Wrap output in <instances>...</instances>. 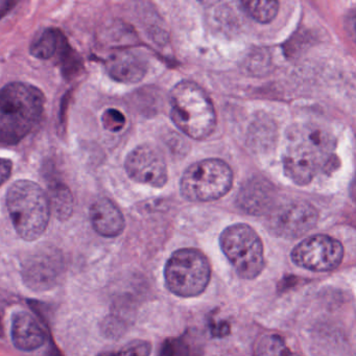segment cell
Here are the masks:
<instances>
[{"mask_svg": "<svg viewBox=\"0 0 356 356\" xmlns=\"http://www.w3.org/2000/svg\"><path fill=\"white\" fill-rule=\"evenodd\" d=\"M7 206L16 232L24 241H36L47 230L51 206L37 183L16 181L8 191Z\"/></svg>", "mask_w": 356, "mask_h": 356, "instance_id": "cell-4", "label": "cell"}, {"mask_svg": "<svg viewBox=\"0 0 356 356\" xmlns=\"http://www.w3.org/2000/svg\"><path fill=\"white\" fill-rule=\"evenodd\" d=\"M12 168H13V163L11 160L0 158V186L9 180L12 174Z\"/></svg>", "mask_w": 356, "mask_h": 356, "instance_id": "cell-24", "label": "cell"}, {"mask_svg": "<svg viewBox=\"0 0 356 356\" xmlns=\"http://www.w3.org/2000/svg\"><path fill=\"white\" fill-rule=\"evenodd\" d=\"M172 120L179 130L197 140L207 138L216 126L213 104L202 87L182 81L170 92Z\"/></svg>", "mask_w": 356, "mask_h": 356, "instance_id": "cell-3", "label": "cell"}, {"mask_svg": "<svg viewBox=\"0 0 356 356\" xmlns=\"http://www.w3.org/2000/svg\"><path fill=\"white\" fill-rule=\"evenodd\" d=\"M56 57L58 58L60 64H61L62 72L67 78H72L74 74H78L79 70L82 68V64H81L78 54L70 47V43L67 42L65 38L62 41Z\"/></svg>", "mask_w": 356, "mask_h": 356, "instance_id": "cell-20", "label": "cell"}, {"mask_svg": "<svg viewBox=\"0 0 356 356\" xmlns=\"http://www.w3.org/2000/svg\"><path fill=\"white\" fill-rule=\"evenodd\" d=\"M151 353L152 345L149 341L136 339L120 349L102 352L97 356H149Z\"/></svg>", "mask_w": 356, "mask_h": 356, "instance_id": "cell-21", "label": "cell"}, {"mask_svg": "<svg viewBox=\"0 0 356 356\" xmlns=\"http://www.w3.org/2000/svg\"><path fill=\"white\" fill-rule=\"evenodd\" d=\"M90 220L93 229L102 236L116 237L124 230V218L118 206L109 199L102 197L90 207Z\"/></svg>", "mask_w": 356, "mask_h": 356, "instance_id": "cell-13", "label": "cell"}, {"mask_svg": "<svg viewBox=\"0 0 356 356\" xmlns=\"http://www.w3.org/2000/svg\"><path fill=\"white\" fill-rule=\"evenodd\" d=\"M106 68L113 80L124 84L140 82L147 72V63L131 51L114 54L106 62Z\"/></svg>", "mask_w": 356, "mask_h": 356, "instance_id": "cell-14", "label": "cell"}, {"mask_svg": "<svg viewBox=\"0 0 356 356\" xmlns=\"http://www.w3.org/2000/svg\"><path fill=\"white\" fill-rule=\"evenodd\" d=\"M3 321H1V316H0V337L3 335Z\"/></svg>", "mask_w": 356, "mask_h": 356, "instance_id": "cell-26", "label": "cell"}, {"mask_svg": "<svg viewBox=\"0 0 356 356\" xmlns=\"http://www.w3.org/2000/svg\"><path fill=\"white\" fill-rule=\"evenodd\" d=\"M64 270L61 256L53 251H41L26 260L22 275L33 291H43L58 284Z\"/></svg>", "mask_w": 356, "mask_h": 356, "instance_id": "cell-11", "label": "cell"}, {"mask_svg": "<svg viewBox=\"0 0 356 356\" xmlns=\"http://www.w3.org/2000/svg\"><path fill=\"white\" fill-rule=\"evenodd\" d=\"M102 122L106 130L110 132H120L126 124V118L118 110L108 109L102 116Z\"/></svg>", "mask_w": 356, "mask_h": 356, "instance_id": "cell-22", "label": "cell"}, {"mask_svg": "<svg viewBox=\"0 0 356 356\" xmlns=\"http://www.w3.org/2000/svg\"><path fill=\"white\" fill-rule=\"evenodd\" d=\"M11 337L14 346L22 351H35L45 343L42 327L32 314L24 310L12 316Z\"/></svg>", "mask_w": 356, "mask_h": 356, "instance_id": "cell-12", "label": "cell"}, {"mask_svg": "<svg viewBox=\"0 0 356 356\" xmlns=\"http://www.w3.org/2000/svg\"><path fill=\"white\" fill-rule=\"evenodd\" d=\"M220 249L239 278L254 280L266 266L264 247L258 233L247 224L227 227L220 236Z\"/></svg>", "mask_w": 356, "mask_h": 356, "instance_id": "cell-6", "label": "cell"}, {"mask_svg": "<svg viewBox=\"0 0 356 356\" xmlns=\"http://www.w3.org/2000/svg\"><path fill=\"white\" fill-rule=\"evenodd\" d=\"M243 6L247 13L259 24L273 22L279 10L277 1H243Z\"/></svg>", "mask_w": 356, "mask_h": 356, "instance_id": "cell-19", "label": "cell"}, {"mask_svg": "<svg viewBox=\"0 0 356 356\" xmlns=\"http://www.w3.org/2000/svg\"><path fill=\"white\" fill-rule=\"evenodd\" d=\"M49 206L59 220H65L74 212V197L65 184L58 183L51 188L49 197Z\"/></svg>", "mask_w": 356, "mask_h": 356, "instance_id": "cell-17", "label": "cell"}, {"mask_svg": "<svg viewBox=\"0 0 356 356\" xmlns=\"http://www.w3.org/2000/svg\"><path fill=\"white\" fill-rule=\"evenodd\" d=\"M345 250L341 241L329 235L316 234L300 241L291 251L295 266L312 272H331L341 266Z\"/></svg>", "mask_w": 356, "mask_h": 356, "instance_id": "cell-8", "label": "cell"}, {"mask_svg": "<svg viewBox=\"0 0 356 356\" xmlns=\"http://www.w3.org/2000/svg\"><path fill=\"white\" fill-rule=\"evenodd\" d=\"M15 5L16 3L13 1H0V19L5 17Z\"/></svg>", "mask_w": 356, "mask_h": 356, "instance_id": "cell-25", "label": "cell"}, {"mask_svg": "<svg viewBox=\"0 0 356 356\" xmlns=\"http://www.w3.org/2000/svg\"><path fill=\"white\" fill-rule=\"evenodd\" d=\"M254 356H298L278 334L264 335L256 343Z\"/></svg>", "mask_w": 356, "mask_h": 356, "instance_id": "cell-18", "label": "cell"}, {"mask_svg": "<svg viewBox=\"0 0 356 356\" xmlns=\"http://www.w3.org/2000/svg\"><path fill=\"white\" fill-rule=\"evenodd\" d=\"M289 138L283 159L285 175L296 184H308L331 157L334 139L318 126L298 128Z\"/></svg>", "mask_w": 356, "mask_h": 356, "instance_id": "cell-2", "label": "cell"}, {"mask_svg": "<svg viewBox=\"0 0 356 356\" xmlns=\"http://www.w3.org/2000/svg\"><path fill=\"white\" fill-rule=\"evenodd\" d=\"M232 182V170L226 162L206 159L185 170L181 179V193L189 201H216L228 193Z\"/></svg>", "mask_w": 356, "mask_h": 356, "instance_id": "cell-7", "label": "cell"}, {"mask_svg": "<svg viewBox=\"0 0 356 356\" xmlns=\"http://www.w3.org/2000/svg\"><path fill=\"white\" fill-rule=\"evenodd\" d=\"M210 332L212 337H224L230 333L231 327L229 323L225 321H216L212 318L209 324Z\"/></svg>", "mask_w": 356, "mask_h": 356, "instance_id": "cell-23", "label": "cell"}, {"mask_svg": "<svg viewBox=\"0 0 356 356\" xmlns=\"http://www.w3.org/2000/svg\"><path fill=\"white\" fill-rule=\"evenodd\" d=\"M127 172L135 182L164 186L168 182V168L163 156L156 147L143 145L133 149L126 159Z\"/></svg>", "mask_w": 356, "mask_h": 356, "instance_id": "cell-10", "label": "cell"}, {"mask_svg": "<svg viewBox=\"0 0 356 356\" xmlns=\"http://www.w3.org/2000/svg\"><path fill=\"white\" fill-rule=\"evenodd\" d=\"M44 103L42 91L26 83L0 89V143L15 145L28 136L40 120Z\"/></svg>", "mask_w": 356, "mask_h": 356, "instance_id": "cell-1", "label": "cell"}, {"mask_svg": "<svg viewBox=\"0 0 356 356\" xmlns=\"http://www.w3.org/2000/svg\"><path fill=\"white\" fill-rule=\"evenodd\" d=\"M64 38L65 37L59 31L55 29H47L33 41L31 45V54L37 59H51L57 55Z\"/></svg>", "mask_w": 356, "mask_h": 356, "instance_id": "cell-16", "label": "cell"}, {"mask_svg": "<svg viewBox=\"0 0 356 356\" xmlns=\"http://www.w3.org/2000/svg\"><path fill=\"white\" fill-rule=\"evenodd\" d=\"M318 220L316 208L307 202H293L279 208L270 218V229L277 236L296 239L314 228Z\"/></svg>", "mask_w": 356, "mask_h": 356, "instance_id": "cell-9", "label": "cell"}, {"mask_svg": "<svg viewBox=\"0 0 356 356\" xmlns=\"http://www.w3.org/2000/svg\"><path fill=\"white\" fill-rule=\"evenodd\" d=\"M211 279L207 256L193 248L177 250L164 268V281L170 293L180 298H195L206 291Z\"/></svg>", "mask_w": 356, "mask_h": 356, "instance_id": "cell-5", "label": "cell"}, {"mask_svg": "<svg viewBox=\"0 0 356 356\" xmlns=\"http://www.w3.org/2000/svg\"><path fill=\"white\" fill-rule=\"evenodd\" d=\"M202 354L203 345L199 337L191 331L165 339L158 352V356H202Z\"/></svg>", "mask_w": 356, "mask_h": 356, "instance_id": "cell-15", "label": "cell"}]
</instances>
